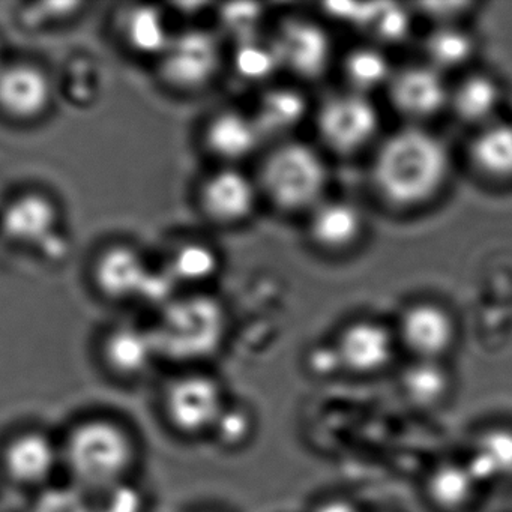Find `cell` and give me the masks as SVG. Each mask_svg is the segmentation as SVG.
Wrapping results in <instances>:
<instances>
[{
    "mask_svg": "<svg viewBox=\"0 0 512 512\" xmlns=\"http://www.w3.org/2000/svg\"><path fill=\"white\" fill-rule=\"evenodd\" d=\"M62 479L92 497L136 479L142 458L139 436L128 422L106 412H91L59 434Z\"/></svg>",
    "mask_w": 512,
    "mask_h": 512,
    "instance_id": "1",
    "label": "cell"
},
{
    "mask_svg": "<svg viewBox=\"0 0 512 512\" xmlns=\"http://www.w3.org/2000/svg\"><path fill=\"white\" fill-rule=\"evenodd\" d=\"M374 184L388 202L412 206L430 199L448 173V154L427 131H398L374 161Z\"/></svg>",
    "mask_w": 512,
    "mask_h": 512,
    "instance_id": "2",
    "label": "cell"
},
{
    "mask_svg": "<svg viewBox=\"0 0 512 512\" xmlns=\"http://www.w3.org/2000/svg\"><path fill=\"white\" fill-rule=\"evenodd\" d=\"M161 364L178 370L205 368L220 353L227 316L217 299L197 295L176 298L151 326Z\"/></svg>",
    "mask_w": 512,
    "mask_h": 512,
    "instance_id": "3",
    "label": "cell"
},
{
    "mask_svg": "<svg viewBox=\"0 0 512 512\" xmlns=\"http://www.w3.org/2000/svg\"><path fill=\"white\" fill-rule=\"evenodd\" d=\"M226 386L206 368H185L160 389V415L166 427L184 440L209 439L229 403Z\"/></svg>",
    "mask_w": 512,
    "mask_h": 512,
    "instance_id": "4",
    "label": "cell"
},
{
    "mask_svg": "<svg viewBox=\"0 0 512 512\" xmlns=\"http://www.w3.org/2000/svg\"><path fill=\"white\" fill-rule=\"evenodd\" d=\"M0 473L5 481L34 494L59 481L62 452L59 434L40 425H25L0 443Z\"/></svg>",
    "mask_w": 512,
    "mask_h": 512,
    "instance_id": "5",
    "label": "cell"
},
{
    "mask_svg": "<svg viewBox=\"0 0 512 512\" xmlns=\"http://www.w3.org/2000/svg\"><path fill=\"white\" fill-rule=\"evenodd\" d=\"M260 179L275 205L296 211L319 199L326 184V169L313 149L287 143L266 158Z\"/></svg>",
    "mask_w": 512,
    "mask_h": 512,
    "instance_id": "6",
    "label": "cell"
},
{
    "mask_svg": "<svg viewBox=\"0 0 512 512\" xmlns=\"http://www.w3.org/2000/svg\"><path fill=\"white\" fill-rule=\"evenodd\" d=\"M97 356L104 374L122 385L142 382L161 364L151 326L136 323L107 329L98 341Z\"/></svg>",
    "mask_w": 512,
    "mask_h": 512,
    "instance_id": "7",
    "label": "cell"
},
{
    "mask_svg": "<svg viewBox=\"0 0 512 512\" xmlns=\"http://www.w3.org/2000/svg\"><path fill=\"white\" fill-rule=\"evenodd\" d=\"M220 59V46L214 35L202 29H188L173 34L158 58L160 79L175 91H199L214 79Z\"/></svg>",
    "mask_w": 512,
    "mask_h": 512,
    "instance_id": "8",
    "label": "cell"
},
{
    "mask_svg": "<svg viewBox=\"0 0 512 512\" xmlns=\"http://www.w3.org/2000/svg\"><path fill=\"white\" fill-rule=\"evenodd\" d=\"M334 347L344 374L371 379L394 365L398 341L395 332L382 323L359 320L341 331Z\"/></svg>",
    "mask_w": 512,
    "mask_h": 512,
    "instance_id": "9",
    "label": "cell"
},
{
    "mask_svg": "<svg viewBox=\"0 0 512 512\" xmlns=\"http://www.w3.org/2000/svg\"><path fill=\"white\" fill-rule=\"evenodd\" d=\"M55 86L46 70L34 62L5 64L0 70V113L14 122L31 124L46 116Z\"/></svg>",
    "mask_w": 512,
    "mask_h": 512,
    "instance_id": "10",
    "label": "cell"
},
{
    "mask_svg": "<svg viewBox=\"0 0 512 512\" xmlns=\"http://www.w3.org/2000/svg\"><path fill=\"white\" fill-rule=\"evenodd\" d=\"M395 337L410 359L446 362L457 341V328L448 311L418 304L401 316Z\"/></svg>",
    "mask_w": 512,
    "mask_h": 512,
    "instance_id": "11",
    "label": "cell"
},
{
    "mask_svg": "<svg viewBox=\"0 0 512 512\" xmlns=\"http://www.w3.org/2000/svg\"><path fill=\"white\" fill-rule=\"evenodd\" d=\"M61 208L50 194L29 190L8 200L0 212V232L8 241L40 248L59 232Z\"/></svg>",
    "mask_w": 512,
    "mask_h": 512,
    "instance_id": "12",
    "label": "cell"
},
{
    "mask_svg": "<svg viewBox=\"0 0 512 512\" xmlns=\"http://www.w3.org/2000/svg\"><path fill=\"white\" fill-rule=\"evenodd\" d=\"M317 124L326 145L347 154L362 148L374 136L379 118L373 104L362 95L346 94L323 104Z\"/></svg>",
    "mask_w": 512,
    "mask_h": 512,
    "instance_id": "13",
    "label": "cell"
},
{
    "mask_svg": "<svg viewBox=\"0 0 512 512\" xmlns=\"http://www.w3.org/2000/svg\"><path fill=\"white\" fill-rule=\"evenodd\" d=\"M482 488L463 457L440 458L421 482L422 497L433 512H472Z\"/></svg>",
    "mask_w": 512,
    "mask_h": 512,
    "instance_id": "14",
    "label": "cell"
},
{
    "mask_svg": "<svg viewBox=\"0 0 512 512\" xmlns=\"http://www.w3.org/2000/svg\"><path fill=\"white\" fill-rule=\"evenodd\" d=\"M149 265L137 248L115 244L104 248L92 266V277L101 295L112 301L137 299Z\"/></svg>",
    "mask_w": 512,
    "mask_h": 512,
    "instance_id": "15",
    "label": "cell"
},
{
    "mask_svg": "<svg viewBox=\"0 0 512 512\" xmlns=\"http://www.w3.org/2000/svg\"><path fill=\"white\" fill-rule=\"evenodd\" d=\"M280 65L305 79H316L328 67L331 43L314 23L290 20L281 28L274 43Z\"/></svg>",
    "mask_w": 512,
    "mask_h": 512,
    "instance_id": "16",
    "label": "cell"
},
{
    "mask_svg": "<svg viewBox=\"0 0 512 512\" xmlns=\"http://www.w3.org/2000/svg\"><path fill=\"white\" fill-rule=\"evenodd\" d=\"M398 391L412 409L434 412L451 400L455 376L446 362L409 359L397 374Z\"/></svg>",
    "mask_w": 512,
    "mask_h": 512,
    "instance_id": "17",
    "label": "cell"
},
{
    "mask_svg": "<svg viewBox=\"0 0 512 512\" xmlns=\"http://www.w3.org/2000/svg\"><path fill=\"white\" fill-rule=\"evenodd\" d=\"M482 487L512 478V427L487 424L470 436L461 455Z\"/></svg>",
    "mask_w": 512,
    "mask_h": 512,
    "instance_id": "18",
    "label": "cell"
},
{
    "mask_svg": "<svg viewBox=\"0 0 512 512\" xmlns=\"http://www.w3.org/2000/svg\"><path fill=\"white\" fill-rule=\"evenodd\" d=\"M253 184L236 170H221L206 179L200 190L203 211L218 223H235L250 214L254 208Z\"/></svg>",
    "mask_w": 512,
    "mask_h": 512,
    "instance_id": "19",
    "label": "cell"
},
{
    "mask_svg": "<svg viewBox=\"0 0 512 512\" xmlns=\"http://www.w3.org/2000/svg\"><path fill=\"white\" fill-rule=\"evenodd\" d=\"M391 98L395 107L404 115L425 118L442 109L446 89L436 71L412 67L401 71L392 80Z\"/></svg>",
    "mask_w": 512,
    "mask_h": 512,
    "instance_id": "20",
    "label": "cell"
},
{
    "mask_svg": "<svg viewBox=\"0 0 512 512\" xmlns=\"http://www.w3.org/2000/svg\"><path fill=\"white\" fill-rule=\"evenodd\" d=\"M119 35L131 52L157 59L173 37L164 13L151 5H136L122 11Z\"/></svg>",
    "mask_w": 512,
    "mask_h": 512,
    "instance_id": "21",
    "label": "cell"
},
{
    "mask_svg": "<svg viewBox=\"0 0 512 512\" xmlns=\"http://www.w3.org/2000/svg\"><path fill=\"white\" fill-rule=\"evenodd\" d=\"M260 137L262 134L254 119L241 113L224 112L209 122L205 142L215 157L235 161L250 155Z\"/></svg>",
    "mask_w": 512,
    "mask_h": 512,
    "instance_id": "22",
    "label": "cell"
},
{
    "mask_svg": "<svg viewBox=\"0 0 512 512\" xmlns=\"http://www.w3.org/2000/svg\"><path fill=\"white\" fill-rule=\"evenodd\" d=\"M361 217L349 203H326L317 209L311 223L314 239L323 247L341 248L358 236Z\"/></svg>",
    "mask_w": 512,
    "mask_h": 512,
    "instance_id": "23",
    "label": "cell"
},
{
    "mask_svg": "<svg viewBox=\"0 0 512 512\" xmlns=\"http://www.w3.org/2000/svg\"><path fill=\"white\" fill-rule=\"evenodd\" d=\"M307 104L298 92L290 89L271 91L262 98L256 122L262 136H275L292 130L304 118Z\"/></svg>",
    "mask_w": 512,
    "mask_h": 512,
    "instance_id": "24",
    "label": "cell"
},
{
    "mask_svg": "<svg viewBox=\"0 0 512 512\" xmlns=\"http://www.w3.org/2000/svg\"><path fill=\"white\" fill-rule=\"evenodd\" d=\"M256 433L257 416L254 410L247 403L230 398L208 440L221 451L239 452L253 442Z\"/></svg>",
    "mask_w": 512,
    "mask_h": 512,
    "instance_id": "25",
    "label": "cell"
},
{
    "mask_svg": "<svg viewBox=\"0 0 512 512\" xmlns=\"http://www.w3.org/2000/svg\"><path fill=\"white\" fill-rule=\"evenodd\" d=\"M472 158L485 175L512 178V127L496 125L479 134L472 146Z\"/></svg>",
    "mask_w": 512,
    "mask_h": 512,
    "instance_id": "26",
    "label": "cell"
},
{
    "mask_svg": "<svg viewBox=\"0 0 512 512\" xmlns=\"http://www.w3.org/2000/svg\"><path fill=\"white\" fill-rule=\"evenodd\" d=\"M166 268L178 284L202 283L217 272L218 257L208 245L187 242L173 251Z\"/></svg>",
    "mask_w": 512,
    "mask_h": 512,
    "instance_id": "27",
    "label": "cell"
},
{
    "mask_svg": "<svg viewBox=\"0 0 512 512\" xmlns=\"http://www.w3.org/2000/svg\"><path fill=\"white\" fill-rule=\"evenodd\" d=\"M25 512H95L94 497L65 479L31 494Z\"/></svg>",
    "mask_w": 512,
    "mask_h": 512,
    "instance_id": "28",
    "label": "cell"
},
{
    "mask_svg": "<svg viewBox=\"0 0 512 512\" xmlns=\"http://www.w3.org/2000/svg\"><path fill=\"white\" fill-rule=\"evenodd\" d=\"M499 100L496 83L487 77H472L458 88L454 97L455 112L464 121L475 122L487 118Z\"/></svg>",
    "mask_w": 512,
    "mask_h": 512,
    "instance_id": "29",
    "label": "cell"
},
{
    "mask_svg": "<svg viewBox=\"0 0 512 512\" xmlns=\"http://www.w3.org/2000/svg\"><path fill=\"white\" fill-rule=\"evenodd\" d=\"M95 512H152L151 494L136 479L94 496Z\"/></svg>",
    "mask_w": 512,
    "mask_h": 512,
    "instance_id": "30",
    "label": "cell"
},
{
    "mask_svg": "<svg viewBox=\"0 0 512 512\" xmlns=\"http://www.w3.org/2000/svg\"><path fill=\"white\" fill-rule=\"evenodd\" d=\"M427 53L437 67H457L472 53V41L457 29H439L428 37Z\"/></svg>",
    "mask_w": 512,
    "mask_h": 512,
    "instance_id": "31",
    "label": "cell"
},
{
    "mask_svg": "<svg viewBox=\"0 0 512 512\" xmlns=\"http://www.w3.org/2000/svg\"><path fill=\"white\" fill-rule=\"evenodd\" d=\"M277 50L274 44L266 46L254 38L241 41V46L236 50L235 67L242 77L248 80H262L271 76L277 70Z\"/></svg>",
    "mask_w": 512,
    "mask_h": 512,
    "instance_id": "32",
    "label": "cell"
},
{
    "mask_svg": "<svg viewBox=\"0 0 512 512\" xmlns=\"http://www.w3.org/2000/svg\"><path fill=\"white\" fill-rule=\"evenodd\" d=\"M346 73L356 88H376V86L382 85L388 76V61L382 53L376 52V50H356L347 59Z\"/></svg>",
    "mask_w": 512,
    "mask_h": 512,
    "instance_id": "33",
    "label": "cell"
},
{
    "mask_svg": "<svg viewBox=\"0 0 512 512\" xmlns=\"http://www.w3.org/2000/svg\"><path fill=\"white\" fill-rule=\"evenodd\" d=\"M80 2H46L28 5L23 11V23L31 28L55 25L79 14Z\"/></svg>",
    "mask_w": 512,
    "mask_h": 512,
    "instance_id": "34",
    "label": "cell"
},
{
    "mask_svg": "<svg viewBox=\"0 0 512 512\" xmlns=\"http://www.w3.org/2000/svg\"><path fill=\"white\" fill-rule=\"evenodd\" d=\"M371 26L382 40L395 43L409 34L410 17L406 10L397 5L380 4L379 13Z\"/></svg>",
    "mask_w": 512,
    "mask_h": 512,
    "instance_id": "35",
    "label": "cell"
},
{
    "mask_svg": "<svg viewBox=\"0 0 512 512\" xmlns=\"http://www.w3.org/2000/svg\"><path fill=\"white\" fill-rule=\"evenodd\" d=\"M260 10L257 5L251 4H233L226 5L221 11V19L224 25L235 32L241 41L248 40L259 22Z\"/></svg>",
    "mask_w": 512,
    "mask_h": 512,
    "instance_id": "36",
    "label": "cell"
},
{
    "mask_svg": "<svg viewBox=\"0 0 512 512\" xmlns=\"http://www.w3.org/2000/svg\"><path fill=\"white\" fill-rule=\"evenodd\" d=\"M308 362L311 364L313 373L322 374V376L343 373L334 344L328 347H316V349H313L310 361Z\"/></svg>",
    "mask_w": 512,
    "mask_h": 512,
    "instance_id": "37",
    "label": "cell"
},
{
    "mask_svg": "<svg viewBox=\"0 0 512 512\" xmlns=\"http://www.w3.org/2000/svg\"><path fill=\"white\" fill-rule=\"evenodd\" d=\"M308 512H368L356 502L353 497L346 494H329L320 497L311 505Z\"/></svg>",
    "mask_w": 512,
    "mask_h": 512,
    "instance_id": "38",
    "label": "cell"
},
{
    "mask_svg": "<svg viewBox=\"0 0 512 512\" xmlns=\"http://www.w3.org/2000/svg\"><path fill=\"white\" fill-rule=\"evenodd\" d=\"M5 50H4V44H2V41H0V70L5 67Z\"/></svg>",
    "mask_w": 512,
    "mask_h": 512,
    "instance_id": "39",
    "label": "cell"
},
{
    "mask_svg": "<svg viewBox=\"0 0 512 512\" xmlns=\"http://www.w3.org/2000/svg\"><path fill=\"white\" fill-rule=\"evenodd\" d=\"M193 512H226V511H221V509H217V508H200V509H196V511H193Z\"/></svg>",
    "mask_w": 512,
    "mask_h": 512,
    "instance_id": "40",
    "label": "cell"
},
{
    "mask_svg": "<svg viewBox=\"0 0 512 512\" xmlns=\"http://www.w3.org/2000/svg\"><path fill=\"white\" fill-rule=\"evenodd\" d=\"M374 512H397V511H394V509H379V511H374Z\"/></svg>",
    "mask_w": 512,
    "mask_h": 512,
    "instance_id": "41",
    "label": "cell"
}]
</instances>
